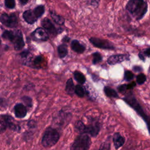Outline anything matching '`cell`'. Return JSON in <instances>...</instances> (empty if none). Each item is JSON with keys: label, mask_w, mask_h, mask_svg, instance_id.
<instances>
[{"label": "cell", "mask_w": 150, "mask_h": 150, "mask_svg": "<svg viewBox=\"0 0 150 150\" xmlns=\"http://www.w3.org/2000/svg\"><path fill=\"white\" fill-rule=\"evenodd\" d=\"M126 9L137 20H140L145 15L148 9V4L144 0H129Z\"/></svg>", "instance_id": "obj_1"}, {"label": "cell", "mask_w": 150, "mask_h": 150, "mask_svg": "<svg viewBox=\"0 0 150 150\" xmlns=\"http://www.w3.org/2000/svg\"><path fill=\"white\" fill-rule=\"evenodd\" d=\"M2 38L10 41L16 50H19L23 48L25 43L22 32L19 30H5L2 34Z\"/></svg>", "instance_id": "obj_2"}, {"label": "cell", "mask_w": 150, "mask_h": 150, "mask_svg": "<svg viewBox=\"0 0 150 150\" xmlns=\"http://www.w3.org/2000/svg\"><path fill=\"white\" fill-rule=\"evenodd\" d=\"M59 138L60 135L57 131L53 128L49 127L43 134L42 139V144L45 148L51 147L57 142Z\"/></svg>", "instance_id": "obj_3"}, {"label": "cell", "mask_w": 150, "mask_h": 150, "mask_svg": "<svg viewBox=\"0 0 150 150\" xmlns=\"http://www.w3.org/2000/svg\"><path fill=\"white\" fill-rule=\"evenodd\" d=\"M91 145L90 138L86 134H80L74 140L71 149L73 150H86L89 149Z\"/></svg>", "instance_id": "obj_4"}, {"label": "cell", "mask_w": 150, "mask_h": 150, "mask_svg": "<svg viewBox=\"0 0 150 150\" xmlns=\"http://www.w3.org/2000/svg\"><path fill=\"white\" fill-rule=\"evenodd\" d=\"M124 100H125V101L126 103H127V104H128L130 106H131L134 109H135L137 112L142 117V118H144V120L146 121V123L148 122V117L146 115V114H145V112H144V111L142 110L141 107L140 106V105L139 104V103L137 102V100L135 98V97L131 94V93H129V94L127 96H126Z\"/></svg>", "instance_id": "obj_5"}, {"label": "cell", "mask_w": 150, "mask_h": 150, "mask_svg": "<svg viewBox=\"0 0 150 150\" xmlns=\"http://www.w3.org/2000/svg\"><path fill=\"white\" fill-rule=\"evenodd\" d=\"M90 42L96 47L103 49H114V45L108 40L101 39L97 38H91L90 39Z\"/></svg>", "instance_id": "obj_6"}, {"label": "cell", "mask_w": 150, "mask_h": 150, "mask_svg": "<svg viewBox=\"0 0 150 150\" xmlns=\"http://www.w3.org/2000/svg\"><path fill=\"white\" fill-rule=\"evenodd\" d=\"M1 22L7 27L15 28L18 25V19L15 14L4 13L1 16Z\"/></svg>", "instance_id": "obj_7"}, {"label": "cell", "mask_w": 150, "mask_h": 150, "mask_svg": "<svg viewBox=\"0 0 150 150\" xmlns=\"http://www.w3.org/2000/svg\"><path fill=\"white\" fill-rule=\"evenodd\" d=\"M32 38L36 41H46L49 39V34L47 31L42 28L36 29L32 33Z\"/></svg>", "instance_id": "obj_8"}, {"label": "cell", "mask_w": 150, "mask_h": 150, "mask_svg": "<svg viewBox=\"0 0 150 150\" xmlns=\"http://www.w3.org/2000/svg\"><path fill=\"white\" fill-rule=\"evenodd\" d=\"M41 24H42V26L43 27V28L47 31V33H49V34H50L51 35H52L53 36L56 35L57 30H56L55 26H54V25L52 23L51 21L49 19H48L47 18H44L42 21Z\"/></svg>", "instance_id": "obj_9"}, {"label": "cell", "mask_w": 150, "mask_h": 150, "mask_svg": "<svg viewBox=\"0 0 150 150\" xmlns=\"http://www.w3.org/2000/svg\"><path fill=\"white\" fill-rule=\"evenodd\" d=\"M100 125L98 122H95L89 125L84 127L83 134H89L92 137H96L100 131Z\"/></svg>", "instance_id": "obj_10"}, {"label": "cell", "mask_w": 150, "mask_h": 150, "mask_svg": "<svg viewBox=\"0 0 150 150\" xmlns=\"http://www.w3.org/2000/svg\"><path fill=\"white\" fill-rule=\"evenodd\" d=\"M128 56L127 54H114L110 56L107 59V62L110 64H115L117 63H120L124 60L128 59Z\"/></svg>", "instance_id": "obj_11"}, {"label": "cell", "mask_w": 150, "mask_h": 150, "mask_svg": "<svg viewBox=\"0 0 150 150\" xmlns=\"http://www.w3.org/2000/svg\"><path fill=\"white\" fill-rule=\"evenodd\" d=\"M23 18L25 21L29 24L34 23L38 19L34 11L30 9L27 10L23 12Z\"/></svg>", "instance_id": "obj_12"}, {"label": "cell", "mask_w": 150, "mask_h": 150, "mask_svg": "<svg viewBox=\"0 0 150 150\" xmlns=\"http://www.w3.org/2000/svg\"><path fill=\"white\" fill-rule=\"evenodd\" d=\"M14 111L15 116L19 118L25 117L27 114V109L26 107L21 103L15 105L14 107Z\"/></svg>", "instance_id": "obj_13"}, {"label": "cell", "mask_w": 150, "mask_h": 150, "mask_svg": "<svg viewBox=\"0 0 150 150\" xmlns=\"http://www.w3.org/2000/svg\"><path fill=\"white\" fill-rule=\"evenodd\" d=\"M112 139L115 149L120 148L125 143V138L118 132L114 134Z\"/></svg>", "instance_id": "obj_14"}, {"label": "cell", "mask_w": 150, "mask_h": 150, "mask_svg": "<svg viewBox=\"0 0 150 150\" xmlns=\"http://www.w3.org/2000/svg\"><path fill=\"white\" fill-rule=\"evenodd\" d=\"M70 46L71 49L78 53H82L85 50V46L77 40H72Z\"/></svg>", "instance_id": "obj_15"}, {"label": "cell", "mask_w": 150, "mask_h": 150, "mask_svg": "<svg viewBox=\"0 0 150 150\" xmlns=\"http://www.w3.org/2000/svg\"><path fill=\"white\" fill-rule=\"evenodd\" d=\"M74 84L73 81L72 79H69L66 82V91L69 95L73 96L74 93Z\"/></svg>", "instance_id": "obj_16"}, {"label": "cell", "mask_w": 150, "mask_h": 150, "mask_svg": "<svg viewBox=\"0 0 150 150\" xmlns=\"http://www.w3.org/2000/svg\"><path fill=\"white\" fill-rule=\"evenodd\" d=\"M59 56L60 58L64 57L67 54V46L65 44L60 45L57 47Z\"/></svg>", "instance_id": "obj_17"}, {"label": "cell", "mask_w": 150, "mask_h": 150, "mask_svg": "<svg viewBox=\"0 0 150 150\" xmlns=\"http://www.w3.org/2000/svg\"><path fill=\"white\" fill-rule=\"evenodd\" d=\"M7 127L8 125L6 115H0V133L4 132Z\"/></svg>", "instance_id": "obj_18"}, {"label": "cell", "mask_w": 150, "mask_h": 150, "mask_svg": "<svg viewBox=\"0 0 150 150\" xmlns=\"http://www.w3.org/2000/svg\"><path fill=\"white\" fill-rule=\"evenodd\" d=\"M42 61H43V57L41 56H37L35 58H33L32 60H31V59H29L28 61H27V62L28 63V62H32V63L33 67L36 68H39L41 63H42Z\"/></svg>", "instance_id": "obj_19"}, {"label": "cell", "mask_w": 150, "mask_h": 150, "mask_svg": "<svg viewBox=\"0 0 150 150\" xmlns=\"http://www.w3.org/2000/svg\"><path fill=\"white\" fill-rule=\"evenodd\" d=\"M104 91L105 95L109 97H114V98L118 97L117 93L114 89L111 88L110 87H108V86L105 87L104 88Z\"/></svg>", "instance_id": "obj_20"}, {"label": "cell", "mask_w": 150, "mask_h": 150, "mask_svg": "<svg viewBox=\"0 0 150 150\" xmlns=\"http://www.w3.org/2000/svg\"><path fill=\"white\" fill-rule=\"evenodd\" d=\"M50 15L53 20L58 25H63L64 22V19L63 17L60 15H58L53 12H50Z\"/></svg>", "instance_id": "obj_21"}, {"label": "cell", "mask_w": 150, "mask_h": 150, "mask_svg": "<svg viewBox=\"0 0 150 150\" xmlns=\"http://www.w3.org/2000/svg\"><path fill=\"white\" fill-rule=\"evenodd\" d=\"M74 77L76 81L80 84H84L86 81V77L81 72L76 71L74 73Z\"/></svg>", "instance_id": "obj_22"}, {"label": "cell", "mask_w": 150, "mask_h": 150, "mask_svg": "<svg viewBox=\"0 0 150 150\" xmlns=\"http://www.w3.org/2000/svg\"><path fill=\"white\" fill-rule=\"evenodd\" d=\"M74 93L80 97H83L85 94V91L84 88L80 84H77L75 86Z\"/></svg>", "instance_id": "obj_23"}, {"label": "cell", "mask_w": 150, "mask_h": 150, "mask_svg": "<svg viewBox=\"0 0 150 150\" xmlns=\"http://www.w3.org/2000/svg\"><path fill=\"white\" fill-rule=\"evenodd\" d=\"M34 12H35L37 17L39 18L42 16V15L45 12V7L43 5H39L36 6L34 9Z\"/></svg>", "instance_id": "obj_24"}, {"label": "cell", "mask_w": 150, "mask_h": 150, "mask_svg": "<svg viewBox=\"0 0 150 150\" xmlns=\"http://www.w3.org/2000/svg\"><path fill=\"white\" fill-rule=\"evenodd\" d=\"M85 125L80 121H78L75 124V129L77 132L83 134Z\"/></svg>", "instance_id": "obj_25"}, {"label": "cell", "mask_w": 150, "mask_h": 150, "mask_svg": "<svg viewBox=\"0 0 150 150\" xmlns=\"http://www.w3.org/2000/svg\"><path fill=\"white\" fill-rule=\"evenodd\" d=\"M93 63L96 64L99 62H100L102 60V56L100 53L98 52H96L93 54Z\"/></svg>", "instance_id": "obj_26"}, {"label": "cell", "mask_w": 150, "mask_h": 150, "mask_svg": "<svg viewBox=\"0 0 150 150\" xmlns=\"http://www.w3.org/2000/svg\"><path fill=\"white\" fill-rule=\"evenodd\" d=\"M146 77L143 73H140L137 76V83L138 84H142L146 81Z\"/></svg>", "instance_id": "obj_27"}, {"label": "cell", "mask_w": 150, "mask_h": 150, "mask_svg": "<svg viewBox=\"0 0 150 150\" xmlns=\"http://www.w3.org/2000/svg\"><path fill=\"white\" fill-rule=\"evenodd\" d=\"M134 74L131 71H129V70L125 71L124 73V79L125 80L130 81L134 78Z\"/></svg>", "instance_id": "obj_28"}, {"label": "cell", "mask_w": 150, "mask_h": 150, "mask_svg": "<svg viewBox=\"0 0 150 150\" xmlns=\"http://www.w3.org/2000/svg\"><path fill=\"white\" fill-rule=\"evenodd\" d=\"M5 5L7 8L12 9L15 6V0H5Z\"/></svg>", "instance_id": "obj_29"}, {"label": "cell", "mask_w": 150, "mask_h": 150, "mask_svg": "<svg viewBox=\"0 0 150 150\" xmlns=\"http://www.w3.org/2000/svg\"><path fill=\"white\" fill-rule=\"evenodd\" d=\"M22 100L28 106V107H31L32 105V101L31 98L28 97V96H25L22 97Z\"/></svg>", "instance_id": "obj_30"}, {"label": "cell", "mask_w": 150, "mask_h": 150, "mask_svg": "<svg viewBox=\"0 0 150 150\" xmlns=\"http://www.w3.org/2000/svg\"><path fill=\"white\" fill-rule=\"evenodd\" d=\"M118 90L120 92H124V91H125L126 90H127V84H123V85H121L120 86H119L118 87Z\"/></svg>", "instance_id": "obj_31"}, {"label": "cell", "mask_w": 150, "mask_h": 150, "mask_svg": "<svg viewBox=\"0 0 150 150\" xmlns=\"http://www.w3.org/2000/svg\"><path fill=\"white\" fill-rule=\"evenodd\" d=\"M136 85V83L135 82H132L131 83H129L128 84H127V89H131L133 87H134Z\"/></svg>", "instance_id": "obj_32"}, {"label": "cell", "mask_w": 150, "mask_h": 150, "mask_svg": "<svg viewBox=\"0 0 150 150\" xmlns=\"http://www.w3.org/2000/svg\"><path fill=\"white\" fill-rule=\"evenodd\" d=\"M28 125L29 127H34L35 126V122L34 121H30L28 123Z\"/></svg>", "instance_id": "obj_33"}, {"label": "cell", "mask_w": 150, "mask_h": 150, "mask_svg": "<svg viewBox=\"0 0 150 150\" xmlns=\"http://www.w3.org/2000/svg\"><path fill=\"white\" fill-rule=\"evenodd\" d=\"M133 69H134V70L135 71H141V70H142L141 67H139V66H135V67H134Z\"/></svg>", "instance_id": "obj_34"}, {"label": "cell", "mask_w": 150, "mask_h": 150, "mask_svg": "<svg viewBox=\"0 0 150 150\" xmlns=\"http://www.w3.org/2000/svg\"><path fill=\"white\" fill-rule=\"evenodd\" d=\"M28 1H29V0H19L20 4L22 5H24L26 4L28 2Z\"/></svg>", "instance_id": "obj_35"}, {"label": "cell", "mask_w": 150, "mask_h": 150, "mask_svg": "<svg viewBox=\"0 0 150 150\" xmlns=\"http://www.w3.org/2000/svg\"><path fill=\"white\" fill-rule=\"evenodd\" d=\"M149 52H150V49L148 48L145 51V54H146L148 57H149Z\"/></svg>", "instance_id": "obj_36"}, {"label": "cell", "mask_w": 150, "mask_h": 150, "mask_svg": "<svg viewBox=\"0 0 150 150\" xmlns=\"http://www.w3.org/2000/svg\"><path fill=\"white\" fill-rule=\"evenodd\" d=\"M139 57H140V59H141L142 60H144V57H143V56H142V54H141V53H139Z\"/></svg>", "instance_id": "obj_37"}, {"label": "cell", "mask_w": 150, "mask_h": 150, "mask_svg": "<svg viewBox=\"0 0 150 150\" xmlns=\"http://www.w3.org/2000/svg\"><path fill=\"white\" fill-rule=\"evenodd\" d=\"M1 39H0V44H1Z\"/></svg>", "instance_id": "obj_38"}]
</instances>
